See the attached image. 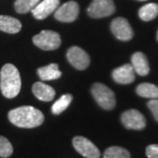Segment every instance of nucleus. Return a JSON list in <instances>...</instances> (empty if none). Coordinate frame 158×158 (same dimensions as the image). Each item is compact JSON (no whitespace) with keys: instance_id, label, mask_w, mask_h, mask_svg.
<instances>
[{"instance_id":"1","label":"nucleus","mask_w":158,"mask_h":158,"mask_svg":"<svg viewBox=\"0 0 158 158\" xmlns=\"http://www.w3.org/2000/svg\"><path fill=\"white\" fill-rule=\"evenodd\" d=\"M8 118L13 125L22 128H33L39 127L44 121V115L36 108L25 106L11 110Z\"/></svg>"},{"instance_id":"2","label":"nucleus","mask_w":158,"mask_h":158,"mask_svg":"<svg viewBox=\"0 0 158 158\" xmlns=\"http://www.w3.org/2000/svg\"><path fill=\"white\" fill-rule=\"evenodd\" d=\"M21 78L18 69L11 63H6L0 72V90L7 98H13L20 91Z\"/></svg>"},{"instance_id":"3","label":"nucleus","mask_w":158,"mask_h":158,"mask_svg":"<svg viewBox=\"0 0 158 158\" xmlns=\"http://www.w3.org/2000/svg\"><path fill=\"white\" fill-rule=\"evenodd\" d=\"M91 93L98 106L105 110H113L116 106L114 92L100 83H96L91 87Z\"/></svg>"},{"instance_id":"4","label":"nucleus","mask_w":158,"mask_h":158,"mask_svg":"<svg viewBox=\"0 0 158 158\" xmlns=\"http://www.w3.org/2000/svg\"><path fill=\"white\" fill-rule=\"evenodd\" d=\"M33 42L40 49L55 50L61 46L62 40L56 32L52 30H42L39 34L33 37Z\"/></svg>"},{"instance_id":"5","label":"nucleus","mask_w":158,"mask_h":158,"mask_svg":"<svg viewBox=\"0 0 158 158\" xmlns=\"http://www.w3.org/2000/svg\"><path fill=\"white\" fill-rule=\"evenodd\" d=\"M89 16L94 19H100L111 16L115 12L113 0H93L87 9Z\"/></svg>"},{"instance_id":"6","label":"nucleus","mask_w":158,"mask_h":158,"mask_svg":"<svg viewBox=\"0 0 158 158\" xmlns=\"http://www.w3.org/2000/svg\"><path fill=\"white\" fill-rule=\"evenodd\" d=\"M121 122L127 129L142 130L146 127V118L135 109H130L122 113Z\"/></svg>"},{"instance_id":"7","label":"nucleus","mask_w":158,"mask_h":158,"mask_svg":"<svg viewBox=\"0 0 158 158\" xmlns=\"http://www.w3.org/2000/svg\"><path fill=\"white\" fill-rule=\"evenodd\" d=\"M67 59L74 68L79 70H84L88 68L90 62L89 55L81 48L76 46L69 48Z\"/></svg>"},{"instance_id":"8","label":"nucleus","mask_w":158,"mask_h":158,"mask_svg":"<svg viewBox=\"0 0 158 158\" xmlns=\"http://www.w3.org/2000/svg\"><path fill=\"white\" fill-rule=\"evenodd\" d=\"M111 30L117 39L123 41L130 40L134 36V31L127 19L125 18L118 17L114 19L111 23Z\"/></svg>"},{"instance_id":"9","label":"nucleus","mask_w":158,"mask_h":158,"mask_svg":"<svg viewBox=\"0 0 158 158\" xmlns=\"http://www.w3.org/2000/svg\"><path fill=\"white\" fill-rule=\"evenodd\" d=\"M75 149L86 158H99L100 152L98 148L87 138L83 136H76L73 139Z\"/></svg>"},{"instance_id":"10","label":"nucleus","mask_w":158,"mask_h":158,"mask_svg":"<svg viewBox=\"0 0 158 158\" xmlns=\"http://www.w3.org/2000/svg\"><path fill=\"white\" fill-rule=\"evenodd\" d=\"M79 14V6L75 1H69L58 7L55 12V18L61 22H73Z\"/></svg>"},{"instance_id":"11","label":"nucleus","mask_w":158,"mask_h":158,"mask_svg":"<svg viewBox=\"0 0 158 158\" xmlns=\"http://www.w3.org/2000/svg\"><path fill=\"white\" fill-rule=\"evenodd\" d=\"M60 5V0H43L32 10L34 17L37 19H44L56 10Z\"/></svg>"},{"instance_id":"12","label":"nucleus","mask_w":158,"mask_h":158,"mask_svg":"<svg viewBox=\"0 0 158 158\" xmlns=\"http://www.w3.org/2000/svg\"><path fill=\"white\" fill-rule=\"evenodd\" d=\"M113 80L120 85H129L135 79V72L132 65L124 64L113 71Z\"/></svg>"},{"instance_id":"13","label":"nucleus","mask_w":158,"mask_h":158,"mask_svg":"<svg viewBox=\"0 0 158 158\" xmlns=\"http://www.w3.org/2000/svg\"><path fill=\"white\" fill-rule=\"evenodd\" d=\"M32 90H33L34 96L41 101H51L54 99V98L56 96L55 90L51 86L46 85L42 82L35 83L33 85Z\"/></svg>"},{"instance_id":"14","label":"nucleus","mask_w":158,"mask_h":158,"mask_svg":"<svg viewBox=\"0 0 158 158\" xmlns=\"http://www.w3.org/2000/svg\"><path fill=\"white\" fill-rule=\"evenodd\" d=\"M132 66L135 72L140 76H147L149 73V64L146 56L141 52H136L131 57Z\"/></svg>"},{"instance_id":"15","label":"nucleus","mask_w":158,"mask_h":158,"mask_svg":"<svg viewBox=\"0 0 158 158\" xmlns=\"http://www.w3.org/2000/svg\"><path fill=\"white\" fill-rule=\"evenodd\" d=\"M20 21L6 15H0V31L7 34H17L21 30Z\"/></svg>"},{"instance_id":"16","label":"nucleus","mask_w":158,"mask_h":158,"mask_svg":"<svg viewBox=\"0 0 158 158\" xmlns=\"http://www.w3.org/2000/svg\"><path fill=\"white\" fill-rule=\"evenodd\" d=\"M37 73L39 77L42 81H48V80H55L61 77L62 72L59 70L58 64L51 63L45 67H41L38 69Z\"/></svg>"},{"instance_id":"17","label":"nucleus","mask_w":158,"mask_h":158,"mask_svg":"<svg viewBox=\"0 0 158 158\" xmlns=\"http://www.w3.org/2000/svg\"><path fill=\"white\" fill-rule=\"evenodd\" d=\"M136 93L142 98L156 99L158 98V87L149 83H143L137 86Z\"/></svg>"},{"instance_id":"18","label":"nucleus","mask_w":158,"mask_h":158,"mask_svg":"<svg viewBox=\"0 0 158 158\" xmlns=\"http://www.w3.org/2000/svg\"><path fill=\"white\" fill-rule=\"evenodd\" d=\"M158 16V5L149 3L141 7L139 10V17L143 21H150Z\"/></svg>"},{"instance_id":"19","label":"nucleus","mask_w":158,"mask_h":158,"mask_svg":"<svg viewBox=\"0 0 158 158\" xmlns=\"http://www.w3.org/2000/svg\"><path fill=\"white\" fill-rule=\"evenodd\" d=\"M72 98H73L72 95H70V94L62 95L52 106V109H51L52 113H54V114H60V113H62L63 111H65L68 108L69 104L72 101Z\"/></svg>"},{"instance_id":"20","label":"nucleus","mask_w":158,"mask_h":158,"mask_svg":"<svg viewBox=\"0 0 158 158\" xmlns=\"http://www.w3.org/2000/svg\"><path fill=\"white\" fill-rule=\"evenodd\" d=\"M40 0H16L14 7L19 13H27L31 11L39 4Z\"/></svg>"},{"instance_id":"21","label":"nucleus","mask_w":158,"mask_h":158,"mask_svg":"<svg viewBox=\"0 0 158 158\" xmlns=\"http://www.w3.org/2000/svg\"><path fill=\"white\" fill-rule=\"evenodd\" d=\"M130 153L121 147H113L108 148L104 153V158H130Z\"/></svg>"},{"instance_id":"22","label":"nucleus","mask_w":158,"mask_h":158,"mask_svg":"<svg viewBox=\"0 0 158 158\" xmlns=\"http://www.w3.org/2000/svg\"><path fill=\"white\" fill-rule=\"evenodd\" d=\"M13 152V148L11 142L4 136H0V157L7 158L11 156Z\"/></svg>"},{"instance_id":"23","label":"nucleus","mask_w":158,"mask_h":158,"mask_svg":"<svg viewBox=\"0 0 158 158\" xmlns=\"http://www.w3.org/2000/svg\"><path fill=\"white\" fill-rule=\"evenodd\" d=\"M148 107L149 108V110L153 113V116L155 119L158 122V100L157 98L152 99L150 101L148 102Z\"/></svg>"},{"instance_id":"24","label":"nucleus","mask_w":158,"mask_h":158,"mask_svg":"<svg viewBox=\"0 0 158 158\" xmlns=\"http://www.w3.org/2000/svg\"><path fill=\"white\" fill-rule=\"evenodd\" d=\"M146 155L148 158H158V144H151L148 146Z\"/></svg>"},{"instance_id":"25","label":"nucleus","mask_w":158,"mask_h":158,"mask_svg":"<svg viewBox=\"0 0 158 158\" xmlns=\"http://www.w3.org/2000/svg\"><path fill=\"white\" fill-rule=\"evenodd\" d=\"M156 39H157L158 40V30H157V34H156Z\"/></svg>"},{"instance_id":"26","label":"nucleus","mask_w":158,"mask_h":158,"mask_svg":"<svg viewBox=\"0 0 158 158\" xmlns=\"http://www.w3.org/2000/svg\"><path fill=\"white\" fill-rule=\"evenodd\" d=\"M139 1H146V0H139Z\"/></svg>"}]
</instances>
